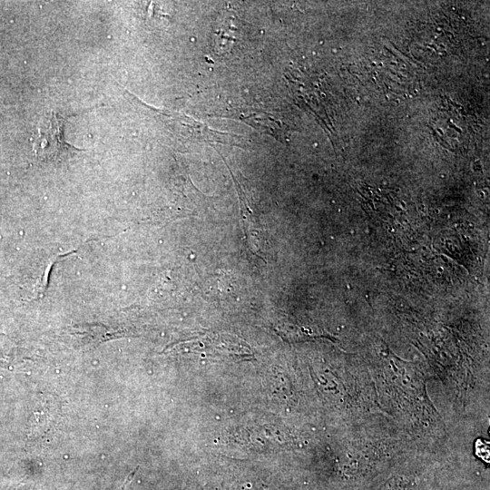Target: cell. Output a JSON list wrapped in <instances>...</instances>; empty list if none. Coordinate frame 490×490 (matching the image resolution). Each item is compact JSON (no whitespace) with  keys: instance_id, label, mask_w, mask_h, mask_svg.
Returning <instances> with one entry per match:
<instances>
[{"instance_id":"7a4b0ae2","label":"cell","mask_w":490,"mask_h":490,"mask_svg":"<svg viewBox=\"0 0 490 490\" xmlns=\"http://www.w3.org/2000/svg\"><path fill=\"white\" fill-rule=\"evenodd\" d=\"M67 118L52 112L47 121L39 124L33 141V149L39 158L57 159L83 151L66 142L64 139V122Z\"/></svg>"},{"instance_id":"6da1fadb","label":"cell","mask_w":490,"mask_h":490,"mask_svg":"<svg viewBox=\"0 0 490 490\" xmlns=\"http://www.w3.org/2000/svg\"><path fill=\"white\" fill-rule=\"evenodd\" d=\"M156 112L170 131L179 138L194 142H220L241 147H243L241 142H246L243 136L213 131L202 122L181 113L158 110Z\"/></svg>"},{"instance_id":"3957f363","label":"cell","mask_w":490,"mask_h":490,"mask_svg":"<svg viewBox=\"0 0 490 490\" xmlns=\"http://www.w3.org/2000/svg\"><path fill=\"white\" fill-rule=\"evenodd\" d=\"M136 470H137V468L132 474H130V475L126 478L125 482L122 485V487H124L129 482L132 481V476L135 474Z\"/></svg>"},{"instance_id":"277c9868","label":"cell","mask_w":490,"mask_h":490,"mask_svg":"<svg viewBox=\"0 0 490 490\" xmlns=\"http://www.w3.org/2000/svg\"><path fill=\"white\" fill-rule=\"evenodd\" d=\"M240 490H261L260 488L259 489H254L253 486L250 487V486H242Z\"/></svg>"}]
</instances>
